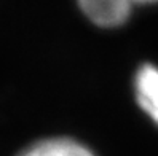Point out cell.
<instances>
[{
	"mask_svg": "<svg viewBox=\"0 0 158 156\" xmlns=\"http://www.w3.org/2000/svg\"><path fill=\"white\" fill-rule=\"evenodd\" d=\"M81 11L91 22L101 27L122 26L134 5L133 0H78Z\"/></svg>",
	"mask_w": 158,
	"mask_h": 156,
	"instance_id": "6da1fadb",
	"label": "cell"
},
{
	"mask_svg": "<svg viewBox=\"0 0 158 156\" xmlns=\"http://www.w3.org/2000/svg\"><path fill=\"white\" fill-rule=\"evenodd\" d=\"M136 99L141 108L158 124V69L145 64L136 72Z\"/></svg>",
	"mask_w": 158,
	"mask_h": 156,
	"instance_id": "7a4b0ae2",
	"label": "cell"
},
{
	"mask_svg": "<svg viewBox=\"0 0 158 156\" xmlns=\"http://www.w3.org/2000/svg\"><path fill=\"white\" fill-rule=\"evenodd\" d=\"M19 156H94L89 148L70 139H48L40 140Z\"/></svg>",
	"mask_w": 158,
	"mask_h": 156,
	"instance_id": "3957f363",
	"label": "cell"
},
{
	"mask_svg": "<svg viewBox=\"0 0 158 156\" xmlns=\"http://www.w3.org/2000/svg\"><path fill=\"white\" fill-rule=\"evenodd\" d=\"M134 3H153V2H158V0H133Z\"/></svg>",
	"mask_w": 158,
	"mask_h": 156,
	"instance_id": "277c9868",
	"label": "cell"
}]
</instances>
